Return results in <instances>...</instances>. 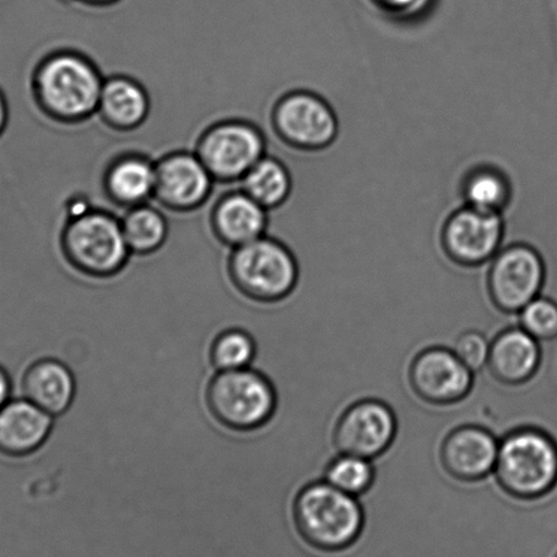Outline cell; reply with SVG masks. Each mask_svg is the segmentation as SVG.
Instances as JSON below:
<instances>
[{
  "mask_svg": "<svg viewBox=\"0 0 557 557\" xmlns=\"http://www.w3.org/2000/svg\"><path fill=\"white\" fill-rule=\"evenodd\" d=\"M465 205L484 212L503 214L512 201L510 178L494 165L472 168L462 178Z\"/></svg>",
  "mask_w": 557,
  "mask_h": 557,
  "instance_id": "obj_23",
  "label": "cell"
},
{
  "mask_svg": "<svg viewBox=\"0 0 557 557\" xmlns=\"http://www.w3.org/2000/svg\"><path fill=\"white\" fill-rule=\"evenodd\" d=\"M215 184L194 150H173L156 160L153 201L168 212H197L213 196Z\"/></svg>",
  "mask_w": 557,
  "mask_h": 557,
  "instance_id": "obj_11",
  "label": "cell"
},
{
  "mask_svg": "<svg viewBox=\"0 0 557 557\" xmlns=\"http://www.w3.org/2000/svg\"><path fill=\"white\" fill-rule=\"evenodd\" d=\"M297 533L312 549L323 554L348 550L361 537L366 524L360 497L317 480L302 486L294 503Z\"/></svg>",
  "mask_w": 557,
  "mask_h": 557,
  "instance_id": "obj_3",
  "label": "cell"
},
{
  "mask_svg": "<svg viewBox=\"0 0 557 557\" xmlns=\"http://www.w3.org/2000/svg\"><path fill=\"white\" fill-rule=\"evenodd\" d=\"M506 494L537 500L557 486V436L540 426H521L500 440L494 472Z\"/></svg>",
  "mask_w": 557,
  "mask_h": 557,
  "instance_id": "obj_5",
  "label": "cell"
},
{
  "mask_svg": "<svg viewBox=\"0 0 557 557\" xmlns=\"http://www.w3.org/2000/svg\"><path fill=\"white\" fill-rule=\"evenodd\" d=\"M370 2L382 13L392 15V17L404 18L425 9L431 0H370Z\"/></svg>",
  "mask_w": 557,
  "mask_h": 557,
  "instance_id": "obj_28",
  "label": "cell"
},
{
  "mask_svg": "<svg viewBox=\"0 0 557 557\" xmlns=\"http://www.w3.org/2000/svg\"><path fill=\"white\" fill-rule=\"evenodd\" d=\"M517 318L519 326L540 343L557 338V299L545 288L543 294L519 311Z\"/></svg>",
  "mask_w": 557,
  "mask_h": 557,
  "instance_id": "obj_26",
  "label": "cell"
},
{
  "mask_svg": "<svg viewBox=\"0 0 557 557\" xmlns=\"http://www.w3.org/2000/svg\"><path fill=\"white\" fill-rule=\"evenodd\" d=\"M548 263L529 243L503 246L486 267V288L497 310L517 317L519 311L543 294Z\"/></svg>",
  "mask_w": 557,
  "mask_h": 557,
  "instance_id": "obj_9",
  "label": "cell"
},
{
  "mask_svg": "<svg viewBox=\"0 0 557 557\" xmlns=\"http://www.w3.org/2000/svg\"><path fill=\"white\" fill-rule=\"evenodd\" d=\"M258 344L250 330L242 324H228L214 334L209 346V361L214 371L250 368L257 360Z\"/></svg>",
  "mask_w": 557,
  "mask_h": 557,
  "instance_id": "obj_24",
  "label": "cell"
},
{
  "mask_svg": "<svg viewBox=\"0 0 557 557\" xmlns=\"http://www.w3.org/2000/svg\"><path fill=\"white\" fill-rule=\"evenodd\" d=\"M14 382L8 368L0 364V409L13 398Z\"/></svg>",
  "mask_w": 557,
  "mask_h": 557,
  "instance_id": "obj_29",
  "label": "cell"
},
{
  "mask_svg": "<svg viewBox=\"0 0 557 557\" xmlns=\"http://www.w3.org/2000/svg\"><path fill=\"white\" fill-rule=\"evenodd\" d=\"M506 226L503 214L463 205L442 225L440 248L448 261L467 269L484 268L500 251Z\"/></svg>",
  "mask_w": 557,
  "mask_h": 557,
  "instance_id": "obj_10",
  "label": "cell"
},
{
  "mask_svg": "<svg viewBox=\"0 0 557 557\" xmlns=\"http://www.w3.org/2000/svg\"><path fill=\"white\" fill-rule=\"evenodd\" d=\"M150 112L149 91L138 79L126 74L104 79L96 116L107 128L122 134L137 132L148 122Z\"/></svg>",
  "mask_w": 557,
  "mask_h": 557,
  "instance_id": "obj_20",
  "label": "cell"
},
{
  "mask_svg": "<svg viewBox=\"0 0 557 557\" xmlns=\"http://www.w3.org/2000/svg\"><path fill=\"white\" fill-rule=\"evenodd\" d=\"M10 122V106L7 94L0 88V138L7 133Z\"/></svg>",
  "mask_w": 557,
  "mask_h": 557,
  "instance_id": "obj_31",
  "label": "cell"
},
{
  "mask_svg": "<svg viewBox=\"0 0 557 557\" xmlns=\"http://www.w3.org/2000/svg\"><path fill=\"white\" fill-rule=\"evenodd\" d=\"M63 3L72 4V7L85 9H107L115 7L121 0H61Z\"/></svg>",
  "mask_w": 557,
  "mask_h": 557,
  "instance_id": "obj_30",
  "label": "cell"
},
{
  "mask_svg": "<svg viewBox=\"0 0 557 557\" xmlns=\"http://www.w3.org/2000/svg\"><path fill=\"white\" fill-rule=\"evenodd\" d=\"M503 435L488 425L467 423L456 426L443 440L441 461L451 478L478 483L495 472Z\"/></svg>",
  "mask_w": 557,
  "mask_h": 557,
  "instance_id": "obj_14",
  "label": "cell"
},
{
  "mask_svg": "<svg viewBox=\"0 0 557 557\" xmlns=\"http://www.w3.org/2000/svg\"><path fill=\"white\" fill-rule=\"evenodd\" d=\"M194 151L215 183L235 184L268 154V139L263 129L247 119H221L198 135Z\"/></svg>",
  "mask_w": 557,
  "mask_h": 557,
  "instance_id": "obj_7",
  "label": "cell"
},
{
  "mask_svg": "<svg viewBox=\"0 0 557 557\" xmlns=\"http://www.w3.org/2000/svg\"><path fill=\"white\" fill-rule=\"evenodd\" d=\"M491 341L492 338L480 330H468L456 339L453 350L470 371L479 374L486 370L488 364Z\"/></svg>",
  "mask_w": 557,
  "mask_h": 557,
  "instance_id": "obj_27",
  "label": "cell"
},
{
  "mask_svg": "<svg viewBox=\"0 0 557 557\" xmlns=\"http://www.w3.org/2000/svg\"><path fill=\"white\" fill-rule=\"evenodd\" d=\"M270 126L275 137L290 149L321 151L338 138L337 113L322 96L310 90H289L274 101Z\"/></svg>",
  "mask_w": 557,
  "mask_h": 557,
  "instance_id": "obj_8",
  "label": "cell"
},
{
  "mask_svg": "<svg viewBox=\"0 0 557 557\" xmlns=\"http://www.w3.org/2000/svg\"><path fill=\"white\" fill-rule=\"evenodd\" d=\"M543 362V345L519 326L511 324L491 341L486 371L506 386H521L533 380Z\"/></svg>",
  "mask_w": 557,
  "mask_h": 557,
  "instance_id": "obj_19",
  "label": "cell"
},
{
  "mask_svg": "<svg viewBox=\"0 0 557 557\" xmlns=\"http://www.w3.org/2000/svg\"><path fill=\"white\" fill-rule=\"evenodd\" d=\"M409 382L423 401L446 407L461 403L472 393L475 374L458 359L453 348L430 346L414 356Z\"/></svg>",
  "mask_w": 557,
  "mask_h": 557,
  "instance_id": "obj_13",
  "label": "cell"
},
{
  "mask_svg": "<svg viewBox=\"0 0 557 557\" xmlns=\"http://www.w3.org/2000/svg\"><path fill=\"white\" fill-rule=\"evenodd\" d=\"M209 226L221 246L234 250L268 235L269 212L240 188L223 194L214 202Z\"/></svg>",
  "mask_w": 557,
  "mask_h": 557,
  "instance_id": "obj_18",
  "label": "cell"
},
{
  "mask_svg": "<svg viewBox=\"0 0 557 557\" xmlns=\"http://www.w3.org/2000/svg\"><path fill=\"white\" fill-rule=\"evenodd\" d=\"M58 250L73 273L89 280H112L126 272L133 256L124 240L121 218L75 197L58 234Z\"/></svg>",
  "mask_w": 557,
  "mask_h": 557,
  "instance_id": "obj_2",
  "label": "cell"
},
{
  "mask_svg": "<svg viewBox=\"0 0 557 557\" xmlns=\"http://www.w3.org/2000/svg\"><path fill=\"white\" fill-rule=\"evenodd\" d=\"M21 396L58 419L72 409L78 383L73 368L52 355H39L24 368Z\"/></svg>",
  "mask_w": 557,
  "mask_h": 557,
  "instance_id": "obj_15",
  "label": "cell"
},
{
  "mask_svg": "<svg viewBox=\"0 0 557 557\" xmlns=\"http://www.w3.org/2000/svg\"><path fill=\"white\" fill-rule=\"evenodd\" d=\"M555 557H557V554H556V556H555Z\"/></svg>",
  "mask_w": 557,
  "mask_h": 557,
  "instance_id": "obj_32",
  "label": "cell"
},
{
  "mask_svg": "<svg viewBox=\"0 0 557 557\" xmlns=\"http://www.w3.org/2000/svg\"><path fill=\"white\" fill-rule=\"evenodd\" d=\"M243 191L268 212L283 208L294 191L289 168L274 156H264L239 183Z\"/></svg>",
  "mask_w": 557,
  "mask_h": 557,
  "instance_id": "obj_22",
  "label": "cell"
},
{
  "mask_svg": "<svg viewBox=\"0 0 557 557\" xmlns=\"http://www.w3.org/2000/svg\"><path fill=\"white\" fill-rule=\"evenodd\" d=\"M55 418L24 397L12 398L0 409V456L24 459L47 445Z\"/></svg>",
  "mask_w": 557,
  "mask_h": 557,
  "instance_id": "obj_16",
  "label": "cell"
},
{
  "mask_svg": "<svg viewBox=\"0 0 557 557\" xmlns=\"http://www.w3.org/2000/svg\"><path fill=\"white\" fill-rule=\"evenodd\" d=\"M156 160L143 151L127 150L112 157L101 173V190L112 207L128 210L154 196Z\"/></svg>",
  "mask_w": 557,
  "mask_h": 557,
  "instance_id": "obj_17",
  "label": "cell"
},
{
  "mask_svg": "<svg viewBox=\"0 0 557 557\" xmlns=\"http://www.w3.org/2000/svg\"><path fill=\"white\" fill-rule=\"evenodd\" d=\"M205 404L210 416L234 432L261 430L278 407L277 388L261 368L214 371L205 386Z\"/></svg>",
  "mask_w": 557,
  "mask_h": 557,
  "instance_id": "obj_6",
  "label": "cell"
},
{
  "mask_svg": "<svg viewBox=\"0 0 557 557\" xmlns=\"http://www.w3.org/2000/svg\"><path fill=\"white\" fill-rule=\"evenodd\" d=\"M104 79L99 64L85 52L57 48L32 69L30 99L48 121L59 126H79L97 115Z\"/></svg>",
  "mask_w": 557,
  "mask_h": 557,
  "instance_id": "obj_1",
  "label": "cell"
},
{
  "mask_svg": "<svg viewBox=\"0 0 557 557\" xmlns=\"http://www.w3.org/2000/svg\"><path fill=\"white\" fill-rule=\"evenodd\" d=\"M323 480L345 494L360 497L374 484L375 462L350 454H338L329 463Z\"/></svg>",
  "mask_w": 557,
  "mask_h": 557,
  "instance_id": "obj_25",
  "label": "cell"
},
{
  "mask_svg": "<svg viewBox=\"0 0 557 557\" xmlns=\"http://www.w3.org/2000/svg\"><path fill=\"white\" fill-rule=\"evenodd\" d=\"M224 268L232 288L259 305L285 300L300 280L297 253L269 235L230 250Z\"/></svg>",
  "mask_w": 557,
  "mask_h": 557,
  "instance_id": "obj_4",
  "label": "cell"
},
{
  "mask_svg": "<svg viewBox=\"0 0 557 557\" xmlns=\"http://www.w3.org/2000/svg\"><path fill=\"white\" fill-rule=\"evenodd\" d=\"M121 221L124 240L133 258H150L165 247L170 223L154 205L148 202L124 210Z\"/></svg>",
  "mask_w": 557,
  "mask_h": 557,
  "instance_id": "obj_21",
  "label": "cell"
},
{
  "mask_svg": "<svg viewBox=\"0 0 557 557\" xmlns=\"http://www.w3.org/2000/svg\"><path fill=\"white\" fill-rule=\"evenodd\" d=\"M398 421L391 405L382 399L366 398L351 404L341 416L334 432L339 454L375 461L396 441Z\"/></svg>",
  "mask_w": 557,
  "mask_h": 557,
  "instance_id": "obj_12",
  "label": "cell"
}]
</instances>
